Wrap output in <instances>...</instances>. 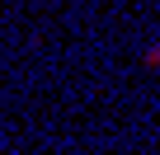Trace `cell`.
I'll list each match as a JSON object with an SVG mask.
<instances>
[{
	"instance_id": "6da1fadb",
	"label": "cell",
	"mask_w": 160,
	"mask_h": 155,
	"mask_svg": "<svg viewBox=\"0 0 160 155\" xmlns=\"http://www.w3.org/2000/svg\"><path fill=\"white\" fill-rule=\"evenodd\" d=\"M146 66H160V42H151V52H146Z\"/></svg>"
}]
</instances>
